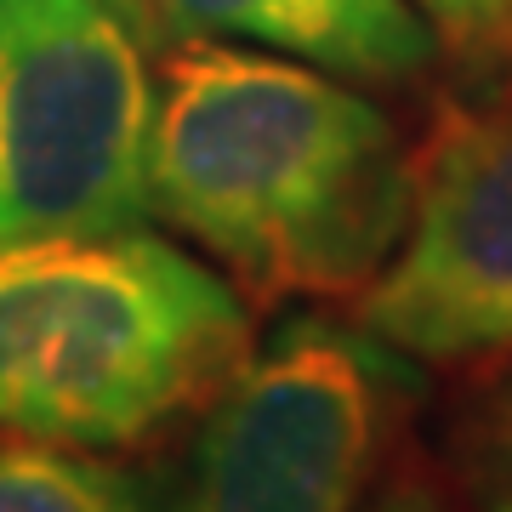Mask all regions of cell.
Segmentation results:
<instances>
[{
    "instance_id": "obj_11",
    "label": "cell",
    "mask_w": 512,
    "mask_h": 512,
    "mask_svg": "<svg viewBox=\"0 0 512 512\" xmlns=\"http://www.w3.org/2000/svg\"><path fill=\"white\" fill-rule=\"evenodd\" d=\"M114 6H120V12H126V18H131V12H137V0H114Z\"/></svg>"
},
{
    "instance_id": "obj_1",
    "label": "cell",
    "mask_w": 512,
    "mask_h": 512,
    "mask_svg": "<svg viewBox=\"0 0 512 512\" xmlns=\"http://www.w3.org/2000/svg\"><path fill=\"white\" fill-rule=\"evenodd\" d=\"M148 211L217 256L251 308L359 296L410 217V154L336 74L228 40H165Z\"/></svg>"
},
{
    "instance_id": "obj_8",
    "label": "cell",
    "mask_w": 512,
    "mask_h": 512,
    "mask_svg": "<svg viewBox=\"0 0 512 512\" xmlns=\"http://www.w3.org/2000/svg\"><path fill=\"white\" fill-rule=\"evenodd\" d=\"M0 512H154L137 478L69 444H0Z\"/></svg>"
},
{
    "instance_id": "obj_6",
    "label": "cell",
    "mask_w": 512,
    "mask_h": 512,
    "mask_svg": "<svg viewBox=\"0 0 512 512\" xmlns=\"http://www.w3.org/2000/svg\"><path fill=\"white\" fill-rule=\"evenodd\" d=\"M148 40H245L313 63L336 80H416L433 63V29L416 0H137Z\"/></svg>"
},
{
    "instance_id": "obj_10",
    "label": "cell",
    "mask_w": 512,
    "mask_h": 512,
    "mask_svg": "<svg viewBox=\"0 0 512 512\" xmlns=\"http://www.w3.org/2000/svg\"><path fill=\"white\" fill-rule=\"evenodd\" d=\"M365 512H461V507L444 490H433L427 478L404 473V478H393V484H382V490H370Z\"/></svg>"
},
{
    "instance_id": "obj_5",
    "label": "cell",
    "mask_w": 512,
    "mask_h": 512,
    "mask_svg": "<svg viewBox=\"0 0 512 512\" xmlns=\"http://www.w3.org/2000/svg\"><path fill=\"white\" fill-rule=\"evenodd\" d=\"M353 325L427 365L512 348V74L450 103L410 154V217Z\"/></svg>"
},
{
    "instance_id": "obj_4",
    "label": "cell",
    "mask_w": 512,
    "mask_h": 512,
    "mask_svg": "<svg viewBox=\"0 0 512 512\" xmlns=\"http://www.w3.org/2000/svg\"><path fill=\"white\" fill-rule=\"evenodd\" d=\"M387 433V348L359 325L296 313L205 404L171 512H359Z\"/></svg>"
},
{
    "instance_id": "obj_2",
    "label": "cell",
    "mask_w": 512,
    "mask_h": 512,
    "mask_svg": "<svg viewBox=\"0 0 512 512\" xmlns=\"http://www.w3.org/2000/svg\"><path fill=\"white\" fill-rule=\"evenodd\" d=\"M251 302L137 228L0 245V427L69 450H137L205 410L251 359Z\"/></svg>"
},
{
    "instance_id": "obj_7",
    "label": "cell",
    "mask_w": 512,
    "mask_h": 512,
    "mask_svg": "<svg viewBox=\"0 0 512 512\" xmlns=\"http://www.w3.org/2000/svg\"><path fill=\"white\" fill-rule=\"evenodd\" d=\"M444 421V467L473 512H512V348L478 359Z\"/></svg>"
},
{
    "instance_id": "obj_9",
    "label": "cell",
    "mask_w": 512,
    "mask_h": 512,
    "mask_svg": "<svg viewBox=\"0 0 512 512\" xmlns=\"http://www.w3.org/2000/svg\"><path fill=\"white\" fill-rule=\"evenodd\" d=\"M416 12L467 80L490 86L512 74V0H416Z\"/></svg>"
},
{
    "instance_id": "obj_3",
    "label": "cell",
    "mask_w": 512,
    "mask_h": 512,
    "mask_svg": "<svg viewBox=\"0 0 512 512\" xmlns=\"http://www.w3.org/2000/svg\"><path fill=\"white\" fill-rule=\"evenodd\" d=\"M154 74L114 0H0V245L148 217Z\"/></svg>"
}]
</instances>
